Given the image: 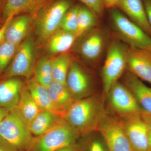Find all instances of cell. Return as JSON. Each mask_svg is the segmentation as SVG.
Wrapping results in <instances>:
<instances>
[{
  "label": "cell",
  "instance_id": "17",
  "mask_svg": "<svg viewBox=\"0 0 151 151\" xmlns=\"http://www.w3.org/2000/svg\"><path fill=\"white\" fill-rule=\"evenodd\" d=\"M22 81L19 78L12 77L0 83V107L10 111L17 108L22 89Z\"/></svg>",
  "mask_w": 151,
  "mask_h": 151
},
{
  "label": "cell",
  "instance_id": "19",
  "mask_svg": "<svg viewBox=\"0 0 151 151\" xmlns=\"http://www.w3.org/2000/svg\"><path fill=\"white\" fill-rule=\"evenodd\" d=\"M31 20L27 14L14 17L6 31L4 40L19 46L26 35Z\"/></svg>",
  "mask_w": 151,
  "mask_h": 151
},
{
  "label": "cell",
  "instance_id": "35",
  "mask_svg": "<svg viewBox=\"0 0 151 151\" xmlns=\"http://www.w3.org/2000/svg\"><path fill=\"white\" fill-rule=\"evenodd\" d=\"M141 116L148 128L151 131V115L144 112L142 113Z\"/></svg>",
  "mask_w": 151,
  "mask_h": 151
},
{
  "label": "cell",
  "instance_id": "10",
  "mask_svg": "<svg viewBox=\"0 0 151 151\" xmlns=\"http://www.w3.org/2000/svg\"><path fill=\"white\" fill-rule=\"evenodd\" d=\"M141 114L121 119L123 127L132 151H151L149 129Z\"/></svg>",
  "mask_w": 151,
  "mask_h": 151
},
{
  "label": "cell",
  "instance_id": "34",
  "mask_svg": "<svg viewBox=\"0 0 151 151\" xmlns=\"http://www.w3.org/2000/svg\"><path fill=\"white\" fill-rule=\"evenodd\" d=\"M0 151H18L0 138Z\"/></svg>",
  "mask_w": 151,
  "mask_h": 151
},
{
  "label": "cell",
  "instance_id": "4",
  "mask_svg": "<svg viewBox=\"0 0 151 151\" xmlns=\"http://www.w3.org/2000/svg\"><path fill=\"white\" fill-rule=\"evenodd\" d=\"M129 47L119 40L112 42L108 47L102 71L103 91L109 92L127 68V56Z\"/></svg>",
  "mask_w": 151,
  "mask_h": 151
},
{
  "label": "cell",
  "instance_id": "24",
  "mask_svg": "<svg viewBox=\"0 0 151 151\" xmlns=\"http://www.w3.org/2000/svg\"><path fill=\"white\" fill-rule=\"evenodd\" d=\"M97 16L84 5L78 6L77 14V29L76 35L79 37L95 28L97 22Z\"/></svg>",
  "mask_w": 151,
  "mask_h": 151
},
{
  "label": "cell",
  "instance_id": "41",
  "mask_svg": "<svg viewBox=\"0 0 151 151\" xmlns=\"http://www.w3.org/2000/svg\"><path fill=\"white\" fill-rule=\"evenodd\" d=\"M147 53H148V54L150 55L151 56V53H148V52H147Z\"/></svg>",
  "mask_w": 151,
  "mask_h": 151
},
{
  "label": "cell",
  "instance_id": "15",
  "mask_svg": "<svg viewBox=\"0 0 151 151\" xmlns=\"http://www.w3.org/2000/svg\"><path fill=\"white\" fill-rule=\"evenodd\" d=\"M117 8L151 37V27L142 0H121Z\"/></svg>",
  "mask_w": 151,
  "mask_h": 151
},
{
  "label": "cell",
  "instance_id": "3",
  "mask_svg": "<svg viewBox=\"0 0 151 151\" xmlns=\"http://www.w3.org/2000/svg\"><path fill=\"white\" fill-rule=\"evenodd\" d=\"M0 138L18 151L31 145L32 134L17 108L9 111L0 124Z\"/></svg>",
  "mask_w": 151,
  "mask_h": 151
},
{
  "label": "cell",
  "instance_id": "39",
  "mask_svg": "<svg viewBox=\"0 0 151 151\" xmlns=\"http://www.w3.org/2000/svg\"><path fill=\"white\" fill-rule=\"evenodd\" d=\"M3 1H4V0H0V8H1V6L2 5Z\"/></svg>",
  "mask_w": 151,
  "mask_h": 151
},
{
  "label": "cell",
  "instance_id": "40",
  "mask_svg": "<svg viewBox=\"0 0 151 151\" xmlns=\"http://www.w3.org/2000/svg\"><path fill=\"white\" fill-rule=\"evenodd\" d=\"M149 55V56H150V60H151V56L150 55H149Z\"/></svg>",
  "mask_w": 151,
  "mask_h": 151
},
{
  "label": "cell",
  "instance_id": "26",
  "mask_svg": "<svg viewBox=\"0 0 151 151\" xmlns=\"http://www.w3.org/2000/svg\"><path fill=\"white\" fill-rule=\"evenodd\" d=\"M52 63V60L45 57L39 60L34 69L35 78L39 83L47 88L53 81Z\"/></svg>",
  "mask_w": 151,
  "mask_h": 151
},
{
  "label": "cell",
  "instance_id": "30",
  "mask_svg": "<svg viewBox=\"0 0 151 151\" xmlns=\"http://www.w3.org/2000/svg\"><path fill=\"white\" fill-rule=\"evenodd\" d=\"M84 5L87 7L96 14L97 16L103 15L105 7L103 0H79Z\"/></svg>",
  "mask_w": 151,
  "mask_h": 151
},
{
  "label": "cell",
  "instance_id": "9",
  "mask_svg": "<svg viewBox=\"0 0 151 151\" xmlns=\"http://www.w3.org/2000/svg\"><path fill=\"white\" fill-rule=\"evenodd\" d=\"M34 44L29 38L18 47L6 76L8 78L18 76L29 78L34 69Z\"/></svg>",
  "mask_w": 151,
  "mask_h": 151
},
{
  "label": "cell",
  "instance_id": "36",
  "mask_svg": "<svg viewBox=\"0 0 151 151\" xmlns=\"http://www.w3.org/2000/svg\"><path fill=\"white\" fill-rule=\"evenodd\" d=\"M9 111L7 109L0 107V124L2 121L3 119L8 114Z\"/></svg>",
  "mask_w": 151,
  "mask_h": 151
},
{
  "label": "cell",
  "instance_id": "21",
  "mask_svg": "<svg viewBox=\"0 0 151 151\" xmlns=\"http://www.w3.org/2000/svg\"><path fill=\"white\" fill-rule=\"evenodd\" d=\"M27 87L42 111H50L55 114L52 105L48 88L39 83L35 77L29 80Z\"/></svg>",
  "mask_w": 151,
  "mask_h": 151
},
{
  "label": "cell",
  "instance_id": "13",
  "mask_svg": "<svg viewBox=\"0 0 151 151\" xmlns=\"http://www.w3.org/2000/svg\"><path fill=\"white\" fill-rule=\"evenodd\" d=\"M84 38L79 47L82 57L89 62H95L100 58L106 43L104 33L100 29L94 28Z\"/></svg>",
  "mask_w": 151,
  "mask_h": 151
},
{
  "label": "cell",
  "instance_id": "38",
  "mask_svg": "<svg viewBox=\"0 0 151 151\" xmlns=\"http://www.w3.org/2000/svg\"><path fill=\"white\" fill-rule=\"evenodd\" d=\"M149 142H150V146L151 148V131L150 129L149 132Z\"/></svg>",
  "mask_w": 151,
  "mask_h": 151
},
{
  "label": "cell",
  "instance_id": "7",
  "mask_svg": "<svg viewBox=\"0 0 151 151\" xmlns=\"http://www.w3.org/2000/svg\"><path fill=\"white\" fill-rule=\"evenodd\" d=\"M106 95L111 113L120 119L144 112L131 91L119 81L113 85Z\"/></svg>",
  "mask_w": 151,
  "mask_h": 151
},
{
  "label": "cell",
  "instance_id": "12",
  "mask_svg": "<svg viewBox=\"0 0 151 151\" xmlns=\"http://www.w3.org/2000/svg\"><path fill=\"white\" fill-rule=\"evenodd\" d=\"M127 68L142 81L151 85V61L146 52L129 47Z\"/></svg>",
  "mask_w": 151,
  "mask_h": 151
},
{
  "label": "cell",
  "instance_id": "31",
  "mask_svg": "<svg viewBox=\"0 0 151 151\" xmlns=\"http://www.w3.org/2000/svg\"><path fill=\"white\" fill-rule=\"evenodd\" d=\"M13 18H10L5 20L4 23L3 25L0 28V45L2 42L3 39L4 40L6 31L8 27L9 24L10 23L11 21Z\"/></svg>",
  "mask_w": 151,
  "mask_h": 151
},
{
  "label": "cell",
  "instance_id": "22",
  "mask_svg": "<svg viewBox=\"0 0 151 151\" xmlns=\"http://www.w3.org/2000/svg\"><path fill=\"white\" fill-rule=\"evenodd\" d=\"M60 117L52 112L42 111L29 125L32 134L41 136L56 124Z\"/></svg>",
  "mask_w": 151,
  "mask_h": 151
},
{
  "label": "cell",
  "instance_id": "37",
  "mask_svg": "<svg viewBox=\"0 0 151 151\" xmlns=\"http://www.w3.org/2000/svg\"><path fill=\"white\" fill-rule=\"evenodd\" d=\"M56 151H79L77 146H70L60 149Z\"/></svg>",
  "mask_w": 151,
  "mask_h": 151
},
{
  "label": "cell",
  "instance_id": "29",
  "mask_svg": "<svg viewBox=\"0 0 151 151\" xmlns=\"http://www.w3.org/2000/svg\"><path fill=\"white\" fill-rule=\"evenodd\" d=\"M18 47L5 40L0 45V72L6 67L14 56Z\"/></svg>",
  "mask_w": 151,
  "mask_h": 151
},
{
  "label": "cell",
  "instance_id": "32",
  "mask_svg": "<svg viewBox=\"0 0 151 151\" xmlns=\"http://www.w3.org/2000/svg\"><path fill=\"white\" fill-rule=\"evenodd\" d=\"M121 0H103V5L105 8L111 9L117 8Z\"/></svg>",
  "mask_w": 151,
  "mask_h": 151
},
{
  "label": "cell",
  "instance_id": "20",
  "mask_svg": "<svg viewBox=\"0 0 151 151\" xmlns=\"http://www.w3.org/2000/svg\"><path fill=\"white\" fill-rule=\"evenodd\" d=\"M77 38L75 33L59 29L49 39L48 51L51 54L65 52L72 47Z\"/></svg>",
  "mask_w": 151,
  "mask_h": 151
},
{
  "label": "cell",
  "instance_id": "18",
  "mask_svg": "<svg viewBox=\"0 0 151 151\" xmlns=\"http://www.w3.org/2000/svg\"><path fill=\"white\" fill-rule=\"evenodd\" d=\"M55 113L60 117L75 101L66 85L53 81L48 88Z\"/></svg>",
  "mask_w": 151,
  "mask_h": 151
},
{
  "label": "cell",
  "instance_id": "14",
  "mask_svg": "<svg viewBox=\"0 0 151 151\" xmlns=\"http://www.w3.org/2000/svg\"><path fill=\"white\" fill-rule=\"evenodd\" d=\"M123 84L132 92L143 111L151 115V87L129 71L124 74Z\"/></svg>",
  "mask_w": 151,
  "mask_h": 151
},
{
  "label": "cell",
  "instance_id": "6",
  "mask_svg": "<svg viewBox=\"0 0 151 151\" xmlns=\"http://www.w3.org/2000/svg\"><path fill=\"white\" fill-rule=\"evenodd\" d=\"M79 134L61 118L51 129L37 139L33 140L29 148L32 151H56L76 145Z\"/></svg>",
  "mask_w": 151,
  "mask_h": 151
},
{
  "label": "cell",
  "instance_id": "11",
  "mask_svg": "<svg viewBox=\"0 0 151 151\" xmlns=\"http://www.w3.org/2000/svg\"><path fill=\"white\" fill-rule=\"evenodd\" d=\"M66 85L75 100L94 94L90 76L78 63L72 61L66 78Z\"/></svg>",
  "mask_w": 151,
  "mask_h": 151
},
{
  "label": "cell",
  "instance_id": "25",
  "mask_svg": "<svg viewBox=\"0 0 151 151\" xmlns=\"http://www.w3.org/2000/svg\"><path fill=\"white\" fill-rule=\"evenodd\" d=\"M72 62L70 55L66 53L60 55L52 60L53 81L66 85L68 73Z\"/></svg>",
  "mask_w": 151,
  "mask_h": 151
},
{
  "label": "cell",
  "instance_id": "23",
  "mask_svg": "<svg viewBox=\"0 0 151 151\" xmlns=\"http://www.w3.org/2000/svg\"><path fill=\"white\" fill-rule=\"evenodd\" d=\"M17 108L28 125L42 111L33 99L27 87H23Z\"/></svg>",
  "mask_w": 151,
  "mask_h": 151
},
{
  "label": "cell",
  "instance_id": "2",
  "mask_svg": "<svg viewBox=\"0 0 151 151\" xmlns=\"http://www.w3.org/2000/svg\"><path fill=\"white\" fill-rule=\"evenodd\" d=\"M109 10L113 27L120 40L130 47L151 53V37L119 9Z\"/></svg>",
  "mask_w": 151,
  "mask_h": 151
},
{
  "label": "cell",
  "instance_id": "16",
  "mask_svg": "<svg viewBox=\"0 0 151 151\" xmlns=\"http://www.w3.org/2000/svg\"><path fill=\"white\" fill-rule=\"evenodd\" d=\"M52 0H6L3 11L6 20L22 13L35 15L41 9Z\"/></svg>",
  "mask_w": 151,
  "mask_h": 151
},
{
  "label": "cell",
  "instance_id": "5",
  "mask_svg": "<svg viewBox=\"0 0 151 151\" xmlns=\"http://www.w3.org/2000/svg\"><path fill=\"white\" fill-rule=\"evenodd\" d=\"M72 6L71 0H52L37 13L35 30L40 40L48 39L59 29L63 18Z\"/></svg>",
  "mask_w": 151,
  "mask_h": 151
},
{
  "label": "cell",
  "instance_id": "27",
  "mask_svg": "<svg viewBox=\"0 0 151 151\" xmlns=\"http://www.w3.org/2000/svg\"><path fill=\"white\" fill-rule=\"evenodd\" d=\"M83 137L84 139L81 146L76 145L79 151H109L104 138L98 131L89 133Z\"/></svg>",
  "mask_w": 151,
  "mask_h": 151
},
{
  "label": "cell",
  "instance_id": "28",
  "mask_svg": "<svg viewBox=\"0 0 151 151\" xmlns=\"http://www.w3.org/2000/svg\"><path fill=\"white\" fill-rule=\"evenodd\" d=\"M78 6H72L65 13L61 21L60 29L76 34Z\"/></svg>",
  "mask_w": 151,
  "mask_h": 151
},
{
  "label": "cell",
  "instance_id": "8",
  "mask_svg": "<svg viewBox=\"0 0 151 151\" xmlns=\"http://www.w3.org/2000/svg\"><path fill=\"white\" fill-rule=\"evenodd\" d=\"M108 151H132L124 131L122 119L106 111L98 127Z\"/></svg>",
  "mask_w": 151,
  "mask_h": 151
},
{
  "label": "cell",
  "instance_id": "33",
  "mask_svg": "<svg viewBox=\"0 0 151 151\" xmlns=\"http://www.w3.org/2000/svg\"><path fill=\"white\" fill-rule=\"evenodd\" d=\"M147 17L151 27V0H142Z\"/></svg>",
  "mask_w": 151,
  "mask_h": 151
},
{
  "label": "cell",
  "instance_id": "1",
  "mask_svg": "<svg viewBox=\"0 0 151 151\" xmlns=\"http://www.w3.org/2000/svg\"><path fill=\"white\" fill-rule=\"evenodd\" d=\"M103 95L94 94L76 100L60 116L81 137L97 131L106 112Z\"/></svg>",
  "mask_w": 151,
  "mask_h": 151
}]
</instances>
